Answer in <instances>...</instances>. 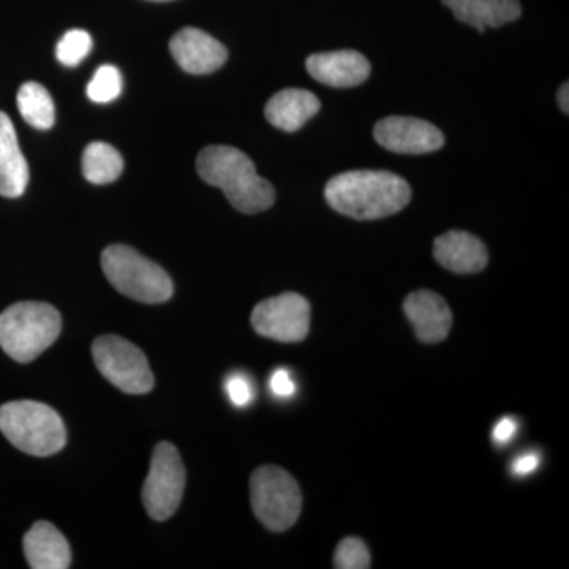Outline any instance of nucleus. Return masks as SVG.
Wrapping results in <instances>:
<instances>
[{"mask_svg": "<svg viewBox=\"0 0 569 569\" xmlns=\"http://www.w3.org/2000/svg\"><path fill=\"white\" fill-rule=\"evenodd\" d=\"M325 198L342 216L378 220L402 211L411 201V187L391 171H347L326 183Z\"/></svg>", "mask_w": 569, "mask_h": 569, "instance_id": "f257e3e1", "label": "nucleus"}, {"mask_svg": "<svg viewBox=\"0 0 569 569\" xmlns=\"http://www.w3.org/2000/svg\"><path fill=\"white\" fill-rule=\"evenodd\" d=\"M197 170L206 183L222 189L239 212H263L274 204V187L257 173L252 159L239 149L208 146L198 156Z\"/></svg>", "mask_w": 569, "mask_h": 569, "instance_id": "f03ea898", "label": "nucleus"}, {"mask_svg": "<svg viewBox=\"0 0 569 569\" xmlns=\"http://www.w3.org/2000/svg\"><path fill=\"white\" fill-rule=\"evenodd\" d=\"M61 331V313L44 302H18L0 313V347L22 365L47 351Z\"/></svg>", "mask_w": 569, "mask_h": 569, "instance_id": "7ed1b4c3", "label": "nucleus"}, {"mask_svg": "<svg viewBox=\"0 0 569 569\" xmlns=\"http://www.w3.org/2000/svg\"><path fill=\"white\" fill-rule=\"evenodd\" d=\"M0 432L14 448L48 458L67 443V430L58 411L36 400H14L0 407Z\"/></svg>", "mask_w": 569, "mask_h": 569, "instance_id": "20e7f679", "label": "nucleus"}, {"mask_svg": "<svg viewBox=\"0 0 569 569\" xmlns=\"http://www.w3.org/2000/svg\"><path fill=\"white\" fill-rule=\"evenodd\" d=\"M102 269L108 282L133 301L162 305L173 296L170 276L132 247L116 244L104 249Z\"/></svg>", "mask_w": 569, "mask_h": 569, "instance_id": "39448f33", "label": "nucleus"}, {"mask_svg": "<svg viewBox=\"0 0 569 569\" xmlns=\"http://www.w3.org/2000/svg\"><path fill=\"white\" fill-rule=\"evenodd\" d=\"M250 498L257 519L276 533L291 529L301 516V489L283 468L263 466L254 470L250 478Z\"/></svg>", "mask_w": 569, "mask_h": 569, "instance_id": "423d86ee", "label": "nucleus"}, {"mask_svg": "<svg viewBox=\"0 0 569 569\" xmlns=\"http://www.w3.org/2000/svg\"><path fill=\"white\" fill-rule=\"evenodd\" d=\"M93 361L108 381L126 395H148L153 376L140 348L119 336H102L93 342Z\"/></svg>", "mask_w": 569, "mask_h": 569, "instance_id": "0eeeda50", "label": "nucleus"}, {"mask_svg": "<svg viewBox=\"0 0 569 569\" xmlns=\"http://www.w3.org/2000/svg\"><path fill=\"white\" fill-rule=\"evenodd\" d=\"M186 468L174 445L162 441L152 452L151 470L142 486V505L157 522L170 519L181 505Z\"/></svg>", "mask_w": 569, "mask_h": 569, "instance_id": "6e6552de", "label": "nucleus"}, {"mask_svg": "<svg viewBox=\"0 0 569 569\" xmlns=\"http://www.w3.org/2000/svg\"><path fill=\"white\" fill-rule=\"evenodd\" d=\"M252 326L258 335L277 342H302L309 335L310 305L305 296L283 293L254 307Z\"/></svg>", "mask_w": 569, "mask_h": 569, "instance_id": "1a4fd4ad", "label": "nucleus"}, {"mask_svg": "<svg viewBox=\"0 0 569 569\" xmlns=\"http://www.w3.org/2000/svg\"><path fill=\"white\" fill-rule=\"evenodd\" d=\"M373 138L387 151L408 156L436 152L445 144V134L438 127L407 116H389L378 121Z\"/></svg>", "mask_w": 569, "mask_h": 569, "instance_id": "9d476101", "label": "nucleus"}, {"mask_svg": "<svg viewBox=\"0 0 569 569\" xmlns=\"http://www.w3.org/2000/svg\"><path fill=\"white\" fill-rule=\"evenodd\" d=\"M174 61L190 74H209L222 69L228 59V50L204 31L186 28L170 41Z\"/></svg>", "mask_w": 569, "mask_h": 569, "instance_id": "9b49d317", "label": "nucleus"}, {"mask_svg": "<svg viewBox=\"0 0 569 569\" xmlns=\"http://www.w3.org/2000/svg\"><path fill=\"white\" fill-rule=\"evenodd\" d=\"M310 77L329 88L346 89L362 84L370 77V62L353 50L318 52L306 61Z\"/></svg>", "mask_w": 569, "mask_h": 569, "instance_id": "f8f14e48", "label": "nucleus"}, {"mask_svg": "<svg viewBox=\"0 0 569 569\" xmlns=\"http://www.w3.org/2000/svg\"><path fill=\"white\" fill-rule=\"evenodd\" d=\"M403 312L421 342L440 343L451 332V309L436 291L419 290L408 295L403 302Z\"/></svg>", "mask_w": 569, "mask_h": 569, "instance_id": "ddd939ff", "label": "nucleus"}, {"mask_svg": "<svg viewBox=\"0 0 569 569\" xmlns=\"http://www.w3.org/2000/svg\"><path fill=\"white\" fill-rule=\"evenodd\" d=\"M437 263L456 274H477L489 263L485 242L467 231L452 230L433 242Z\"/></svg>", "mask_w": 569, "mask_h": 569, "instance_id": "4468645a", "label": "nucleus"}, {"mask_svg": "<svg viewBox=\"0 0 569 569\" xmlns=\"http://www.w3.org/2000/svg\"><path fill=\"white\" fill-rule=\"evenodd\" d=\"M316 93L306 89H283L266 103L264 116L271 126L283 132H298L320 111Z\"/></svg>", "mask_w": 569, "mask_h": 569, "instance_id": "2eb2a0df", "label": "nucleus"}, {"mask_svg": "<svg viewBox=\"0 0 569 569\" xmlns=\"http://www.w3.org/2000/svg\"><path fill=\"white\" fill-rule=\"evenodd\" d=\"M24 556L32 569L70 568V546L66 537L47 520L33 523L24 537Z\"/></svg>", "mask_w": 569, "mask_h": 569, "instance_id": "dca6fc26", "label": "nucleus"}, {"mask_svg": "<svg viewBox=\"0 0 569 569\" xmlns=\"http://www.w3.org/2000/svg\"><path fill=\"white\" fill-rule=\"evenodd\" d=\"M29 167L18 142L17 130L6 112L0 111V194L18 198L26 192Z\"/></svg>", "mask_w": 569, "mask_h": 569, "instance_id": "f3484780", "label": "nucleus"}, {"mask_svg": "<svg viewBox=\"0 0 569 569\" xmlns=\"http://www.w3.org/2000/svg\"><path fill=\"white\" fill-rule=\"evenodd\" d=\"M460 22L471 26L479 33L488 28H501L519 20L522 7L519 0H441Z\"/></svg>", "mask_w": 569, "mask_h": 569, "instance_id": "a211bd4d", "label": "nucleus"}, {"mask_svg": "<svg viewBox=\"0 0 569 569\" xmlns=\"http://www.w3.org/2000/svg\"><path fill=\"white\" fill-rule=\"evenodd\" d=\"M123 159L108 142L93 141L82 153V174L96 186L114 182L122 174Z\"/></svg>", "mask_w": 569, "mask_h": 569, "instance_id": "6ab92c4d", "label": "nucleus"}, {"mask_svg": "<svg viewBox=\"0 0 569 569\" xmlns=\"http://www.w3.org/2000/svg\"><path fill=\"white\" fill-rule=\"evenodd\" d=\"M18 110L22 119L37 130H50L56 122V108L50 92L39 84L29 81L22 84L17 97Z\"/></svg>", "mask_w": 569, "mask_h": 569, "instance_id": "aec40b11", "label": "nucleus"}, {"mask_svg": "<svg viewBox=\"0 0 569 569\" xmlns=\"http://www.w3.org/2000/svg\"><path fill=\"white\" fill-rule=\"evenodd\" d=\"M122 92L121 71L112 66L99 67L88 86V97L96 103H110Z\"/></svg>", "mask_w": 569, "mask_h": 569, "instance_id": "412c9836", "label": "nucleus"}, {"mask_svg": "<svg viewBox=\"0 0 569 569\" xmlns=\"http://www.w3.org/2000/svg\"><path fill=\"white\" fill-rule=\"evenodd\" d=\"M92 37L82 29H73L59 40L56 47V58L67 67H77L88 58L92 50Z\"/></svg>", "mask_w": 569, "mask_h": 569, "instance_id": "4be33fe9", "label": "nucleus"}, {"mask_svg": "<svg viewBox=\"0 0 569 569\" xmlns=\"http://www.w3.org/2000/svg\"><path fill=\"white\" fill-rule=\"evenodd\" d=\"M372 567L369 548L358 538H346L340 541L335 552V568L367 569Z\"/></svg>", "mask_w": 569, "mask_h": 569, "instance_id": "5701e85b", "label": "nucleus"}, {"mask_svg": "<svg viewBox=\"0 0 569 569\" xmlns=\"http://www.w3.org/2000/svg\"><path fill=\"white\" fill-rule=\"evenodd\" d=\"M224 391L230 402L238 408L250 406L254 397L253 383L246 373H231L224 381Z\"/></svg>", "mask_w": 569, "mask_h": 569, "instance_id": "b1692460", "label": "nucleus"}, {"mask_svg": "<svg viewBox=\"0 0 569 569\" xmlns=\"http://www.w3.org/2000/svg\"><path fill=\"white\" fill-rule=\"evenodd\" d=\"M269 389L277 399H290L296 395V383L290 372L284 369L276 370L269 378Z\"/></svg>", "mask_w": 569, "mask_h": 569, "instance_id": "393cba45", "label": "nucleus"}, {"mask_svg": "<svg viewBox=\"0 0 569 569\" xmlns=\"http://www.w3.org/2000/svg\"><path fill=\"white\" fill-rule=\"evenodd\" d=\"M539 467V455L538 452H523L519 458L512 462L511 470L516 477H527V475L533 473Z\"/></svg>", "mask_w": 569, "mask_h": 569, "instance_id": "a878e982", "label": "nucleus"}, {"mask_svg": "<svg viewBox=\"0 0 569 569\" xmlns=\"http://www.w3.org/2000/svg\"><path fill=\"white\" fill-rule=\"evenodd\" d=\"M516 430H518V421L515 418L500 419L492 432L493 441L497 445H507L515 438Z\"/></svg>", "mask_w": 569, "mask_h": 569, "instance_id": "bb28decb", "label": "nucleus"}, {"mask_svg": "<svg viewBox=\"0 0 569 569\" xmlns=\"http://www.w3.org/2000/svg\"><path fill=\"white\" fill-rule=\"evenodd\" d=\"M557 100H559L560 110L568 114L569 112V84L565 82L563 86L559 89V93H557Z\"/></svg>", "mask_w": 569, "mask_h": 569, "instance_id": "cd10ccee", "label": "nucleus"}, {"mask_svg": "<svg viewBox=\"0 0 569 569\" xmlns=\"http://www.w3.org/2000/svg\"><path fill=\"white\" fill-rule=\"evenodd\" d=\"M156 2H167V0H156Z\"/></svg>", "mask_w": 569, "mask_h": 569, "instance_id": "c85d7f7f", "label": "nucleus"}]
</instances>
